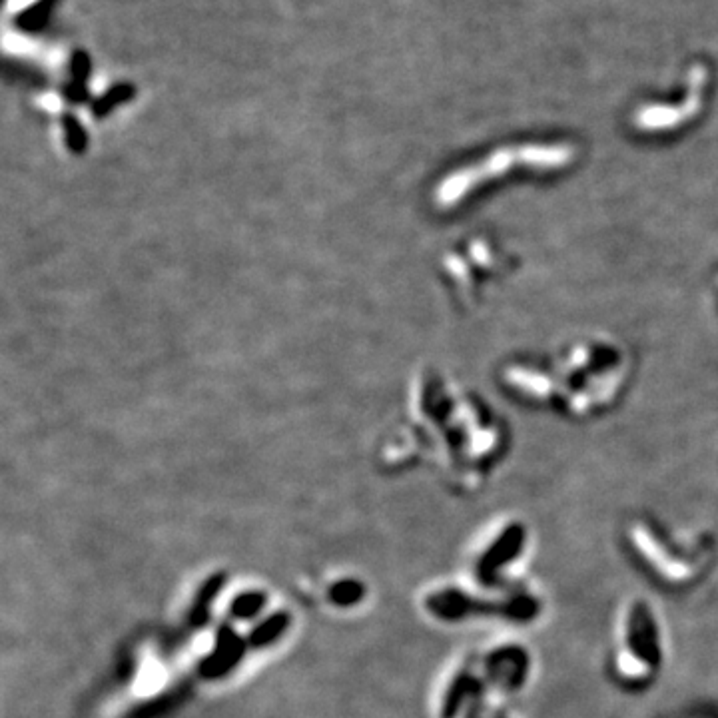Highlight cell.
I'll return each mask as SVG.
<instances>
[{
	"label": "cell",
	"instance_id": "9c48e42d",
	"mask_svg": "<svg viewBox=\"0 0 718 718\" xmlns=\"http://www.w3.org/2000/svg\"><path fill=\"white\" fill-rule=\"evenodd\" d=\"M266 605H268V595L264 591L248 589L230 601L228 617L236 623H248L258 619Z\"/></svg>",
	"mask_w": 718,
	"mask_h": 718
},
{
	"label": "cell",
	"instance_id": "6da1fadb",
	"mask_svg": "<svg viewBox=\"0 0 718 718\" xmlns=\"http://www.w3.org/2000/svg\"><path fill=\"white\" fill-rule=\"evenodd\" d=\"M621 549L639 575L669 595L701 589L718 567V537L703 527H673L633 515L621 527Z\"/></svg>",
	"mask_w": 718,
	"mask_h": 718
},
{
	"label": "cell",
	"instance_id": "30bf717a",
	"mask_svg": "<svg viewBox=\"0 0 718 718\" xmlns=\"http://www.w3.org/2000/svg\"><path fill=\"white\" fill-rule=\"evenodd\" d=\"M365 585L359 579H340L328 587V601L340 609H352L365 599Z\"/></svg>",
	"mask_w": 718,
	"mask_h": 718
},
{
	"label": "cell",
	"instance_id": "3957f363",
	"mask_svg": "<svg viewBox=\"0 0 718 718\" xmlns=\"http://www.w3.org/2000/svg\"><path fill=\"white\" fill-rule=\"evenodd\" d=\"M423 609L443 625L491 623L525 629L545 617L547 599L529 579L511 587L443 585L423 597Z\"/></svg>",
	"mask_w": 718,
	"mask_h": 718
},
{
	"label": "cell",
	"instance_id": "7a4b0ae2",
	"mask_svg": "<svg viewBox=\"0 0 718 718\" xmlns=\"http://www.w3.org/2000/svg\"><path fill=\"white\" fill-rule=\"evenodd\" d=\"M669 663L665 621L651 599L633 595L619 607L603 671L613 689L627 697L651 693Z\"/></svg>",
	"mask_w": 718,
	"mask_h": 718
},
{
	"label": "cell",
	"instance_id": "8992f818",
	"mask_svg": "<svg viewBox=\"0 0 718 718\" xmlns=\"http://www.w3.org/2000/svg\"><path fill=\"white\" fill-rule=\"evenodd\" d=\"M248 641L232 625H220L214 637V647L198 663V675L204 681H222L232 675L248 653Z\"/></svg>",
	"mask_w": 718,
	"mask_h": 718
},
{
	"label": "cell",
	"instance_id": "8fae6325",
	"mask_svg": "<svg viewBox=\"0 0 718 718\" xmlns=\"http://www.w3.org/2000/svg\"><path fill=\"white\" fill-rule=\"evenodd\" d=\"M679 718H718V713H711V711H695V713H687L683 717Z\"/></svg>",
	"mask_w": 718,
	"mask_h": 718
},
{
	"label": "cell",
	"instance_id": "5b68a950",
	"mask_svg": "<svg viewBox=\"0 0 718 718\" xmlns=\"http://www.w3.org/2000/svg\"><path fill=\"white\" fill-rule=\"evenodd\" d=\"M437 718H519L513 701L497 691L465 657L447 677Z\"/></svg>",
	"mask_w": 718,
	"mask_h": 718
},
{
	"label": "cell",
	"instance_id": "277c9868",
	"mask_svg": "<svg viewBox=\"0 0 718 718\" xmlns=\"http://www.w3.org/2000/svg\"><path fill=\"white\" fill-rule=\"evenodd\" d=\"M531 549L533 531L529 523L515 515L499 517L471 555V583L481 587H511L527 581L523 569Z\"/></svg>",
	"mask_w": 718,
	"mask_h": 718
},
{
	"label": "cell",
	"instance_id": "ba28073f",
	"mask_svg": "<svg viewBox=\"0 0 718 718\" xmlns=\"http://www.w3.org/2000/svg\"><path fill=\"white\" fill-rule=\"evenodd\" d=\"M290 627H292V615L288 611H274L272 615H268L266 619H262L258 625L252 627V631L246 637L248 647L254 651L268 649L276 645Z\"/></svg>",
	"mask_w": 718,
	"mask_h": 718
},
{
	"label": "cell",
	"instance_id": "52a82bcc",
	"mask_svg": "<svg viewBox=\"0 0 718 718\" xmlns=\"http://www.w3.org/2000/svg\"><path fill=\"white\" fill-rule=\"evenodd\" d=\"M226 583H228V575L218 571V573H212L208 579H204V583L198 587V591L190 603L188 615H186V623L192 631H202L210 623L214 603L220 597V593L224 591Z\"/></svg>",
	"mask_w": 718,
	"mask_h": 718
}]
</instances>
